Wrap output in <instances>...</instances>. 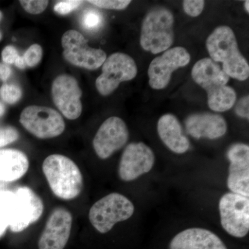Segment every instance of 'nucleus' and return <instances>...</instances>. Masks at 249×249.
I'll return each instance as SVG.
<instances>
[{
    "label": "nucleus",
    "mask_w": 249,
    "mask_h": 249,
    "mask_svg": "<svg viewBox=\"0 0 249 249\" xmlns=\"http://www.w3.org/2000/svg\"><path fill=\"white\" fill-rule=\"evenodd\" d=\"M42 171L51 190L60 199L71 200L83 191V175L78 165L66 156H49L42 163Z\"/></svg>",
    "instance_id": "3"
},
{
    "label": "nucleus",
    "mask_w": 249,
    "mask_h": 249,
    "mask_svg": "<svg viewBox=\"0 0 249 249\" xmlns=\"http://www.w3.org/2000/svg\"><path fill=\"white\" fill-rule=\"evenodd\" d=\"M102 73L96 80V88L103 96L114 92L123 82L134 79L137 66L134 59L124 53H114L105 60Z\"/></svg>",
    "instance_id": "8"
},
{
    "label": "nucleus",
    "mask_w": 249,
    "mask_h": 249,
    "mask_svg": "<svg viewBox=\"0 0 249 249\" xmlns=\"http://www.w3.org/2000/svg\"><path fill=\"white\" fill-rule=\"evenodd\" d=\"M19 139V132L12 126L0 127V148L12 143Z\"/></svg>",
    "instance_id": "28"
},
{
    "label": "nucleus",
    "mask_w": 249,
    "mask_h": 249,
    "mask_svg": "<svg viewBox=\"0 0 249 249\" xmlns=\"http://www.w3.org/2000/svg\"><path fill=\"white\" fill-rule=\"evenodd\" d=\"M205 4L201 0H186L183 1V10L188 16L197 17L202 13Z\"/></svg>",
    "instance_id": "30"
},
{
    "label": "nucleus",
    "mask_w": 249,
    "mask_h": 249,
    "mask_svg": "<svg viewBox=\"0 0 249 249\" xmlns=\"http://www.w3.org/2000/svg\"><path fill=\"white\" fill-rule=\"evenodd\" d=\"M64 58L74 66L88 70H97L107 58L101 49L89 47L88 40L79 31L69 30L62 37Z\"/></svg>",
    "instance_id": "7"
},
{
    "label": "nucleus",
    "mask_w": 249,
    "mask_h": 249,
    "mask_svg": "<svg viewBox=\"0 0 249 249\" xmlns=\"http://www.w3.org/2000/svg\"><path fill=\"white\" fill-rule=\"evenodd\" d=\"M14 194L9 227L11 231L19 232L40 219L43 213L44 204L40 196L27 186L18 188Z\"/></svg>",
    "instance_id": "10"
},
{
    "label": "nucleus",
    "mask_w": 249,
    "mask_h": 249,
    "mask_svg": "<svg viewBox=\"0 0 249 249\" xmlns=\"http://www.w3.org/2000/svg\"><path fill=\"white\" fill-rule=\"evenodd\" d=\"M169 249H228L223 241L206 229L192 228L180 232L170 242Z\"/></svg>",
    "instance_id": "18"
},
{
    "label": "nucleus",
    "mask_w": 249,
    "mask_h": 249,
    "mask_svg": "<svg viewBox=\"0 0 249 249\" xmlns=\"http://www.w3.org/2000/svg\"><path fill=\"white\" fill-rule=\"evenodd\" d=\"M129 130L121 118L112 116L104 121L93 140L95 152L101 160H106L125 145Z\"/></svg>",
    "instance_id": "13"
},
{
    "label": "nucleus",
    "mask_w": 249,
    "mask_h": 249,
    "mask_svg": "<svg viewBox=\"0 0 249 249\" xmlns=\"http://www.w3.org/2000/svg\"><path fill=\"white\" fill-rule=\"evenodd\" d=\"M83 1L79 0H66V1H60L54 6V11L56 14L65 16L75 11L83 4Z\"/></svg>",
    "instance_id": "29"
},
{
    "label": "nucleus",
    "mask_w": 249,
    "mask_h": 249,
    "mask_svg": "<svg viewBox=\"0 0 249 249\" xmlns=\"http://www.w3.org/2000/svg\"><path fill=\"white\" fill-rule=\"evenodd\" d=\"M206 48L211 59L222 62V70L229 77L241 81L248 79L249 65L238 48L233 31L220 26L208 37Z\"/></svg>",
    "instance_id": "2"
},
{
    "label": "nucleus",
    "mask_w": 249,
    "mask_h": 249,
    "mask_svg": "<svg viewBox=\"0 0 249 249\" xmlns=\"http://www.w3.org/2000/svg\"><path fill=\"white\" fill-rule=\"evenodd\" d=\"M223 229L229 235L242 238L249 231V199L233 193L224 195L219 200Z\"/></svg>",
    "instance_id": "9"
},
{
    "label": "nucleus",
    "mask_w": 249,
    "mask_h": 249,
    "mask_svg": "<svg viewBox=\"0 0 249 249\" xmlns=\"http://www.w3.org/2000/svg\"><path fill=\"white\" fill-rule=\"evenodd\" d=\"M3 18V14L1 11H0V22H1V19H2ZM2 39V34H1V31H0V40Z\"/></svg>",
    "instance_id": "35"
},
{
    "label": "nucleus",
    "mask_w": 249,
    "mask_h": 249,
    "mask_svg": "<svg viewBox=\"0 0 249 249\" xmlns=\"http://www.w3.org/2000/svg\"><path fill=\"white\" fill-rule=\"evenodd\" d=\"M1 58L6 65H15L20 70H24L27 67L24 58L19 55L18 49L14 46H6L3 49Z\"/></svg>",
    "instance_id": "24"
},
{
    "label": "nucleus",
    "mask_w": 249,
    "mask_h": 249,
    "mask_svg": "<svg viewBox=\"0 0 249 249\" xmlns=\"http://www.w3.org/2000/svg\"><path fill=\"white\" fill-rule=\"evenodd\" d=\"M22 97V90L18 85L4 84L0 88V98L7 104H16Z\"/></svg>",
    "instance_id": "23"
},
{
    "label": "nucleus",
    "mask_w": 249,
    "mask_h": 249,
    "mask_svg": "<svg viewBox=\"0 0 249 249\" xmlns=\"http://www.w3.org/2000/svg\"><path fill=\"white\" fill-rule=\"evenodd\" d=\"M73 217L64 208H56L48 218L39 239V249H63L71 234Z\"/></svg>",
    "instance_id": "15"
},
{
    "label": "nucleus",
    "mask_w": 249,
    "mask_h": 249,
    "mask_svg": "<svg viewBox=\"0 0 249 249\" xmlns=\"http://www.w3.org/2000/svg\"><path fill=\"white\" fill-rule=\"evenodd\" d=\"M249 1H246L245 3V7L246 11H247V13L249 12Z\"/></svg>",
    "instance_id": "34"
},
{
    "label": "nucleus",
    "mask_w": 249,
    "mask_h": 249,
    "mask_svg": "<svg viewBox=\"0 0 249 249\" xmlns=\"http://www.w3.org/2000/svg\"><path fill=\"white\" fill-rule=\"evenodd\" d=\"M19 122L28 132L37 138L48 139L64 132L65 123L61 114L52 108L31 106L21 113Z\"/></svg>",
    "instance_id": "6"
},
{
    "label": "nucleus",
    "mask_w": 249,
    "mask_h": 249,
    "mask_svg": "<svg viewBox=\"0 0 249 249\" xmlns=\"http://www.w3.org/2000/svg\"><path fill=\"white\" fill-rule=\"evenodd\" d=\"M14 196V192L0 191V237L9 227Z\"/></svg>",
    "instance_id": "21"
},
{
    "label": "nucleus",
    "mask_w": 249,
    "mask_h": 249,
    "mask_svg": "<svg viewBox=\"0 0 249 249\" xmlns=\"http://www.w3.org/2000/svg\"><path fill=\"white\" fill-rule=\"evenodd\" d=\"M134 213V206L126 196L113 193L96 201L89 210L91 225L101 233L110 231L117 223L127 220Z\"/></svg>",
    "instance_id": "5"
},
{
    "label": "nucleus",
    "mask_w": 249,
    "mask_h": 249,
    "mask_svg": "<svg viewBox=\"0 0 249 249\" xmlns=\"http://www.w3.org/2000/svg\"><path fill=\"white\" fill-rule=\"evenodd\" d=\"M103 22V15L96 9L86 10L82 16V26L87 31L98 30L102 26Z\"/></svg>",
    "instance_id": "22"
},
{
    "label": "nucleus",
    "mask_w": 249,
    "mask_h": 249,
    "mask_svg": "<svg viewBox=\"0 0 249 249\" xmlns=\"http://www.w3.org/2000/svg\"><path fill=\"white\" fill-rule=\"evenodd\" d=\"M230 161L227 185L231 193L249 196V147L245 143L233 144L227 151Z\"/></svg>",
    "instance_id": "16"
},
{
    "label": "nucleus",
    "mask_w": 249,
    "mask_h": 249,
    "mask_svg": "<svg viewBox=\"0 0 249 249\" xmlns=\"http://www.w3.org/2000/svg\"><path fill=\"white\" fill-rule=\"evenodd\" d=\"M157 132L162 142L172 152L183 154L189 150V139L183 134L179 121L173 114H164L160 118Z\"/></svg>",
    "instance_id": "19"
},
{
    "label": "nucleus",
    "mask_w": 249,
    "mask_h": 249,
    "mask_svg": "<svg viewBox=\"0 0 249 249\" xmlns=\"http://www.w3.org/2000/svg\"><path fill=\"white\" fill-rule=\"evenodd\" d=\"M191 55L186 49L176 47L168 49L154 59L148 68L149 84L154 89H163L169 84L172 74L180 67L188 65Z\"/></svg>",
    "instance_id": "11"
},
{
    "label": "nucleus",
    "mask_w": 249,
    "mask_h": 249,
    "mask_svg": "<svg viewBox=\"0 0 249 249\" xmlns=\"http://www.w3.org/2000/svg\"><path fill=\"white\" fill-rule=\"evenodd\" d=\"M42 47L37 44H34L28 48L22 57L27 67H34L42 60Z\"/></svg>",
    "instance_id": "25"
},
{
    "label": "nucleus",
    "mask_w": 249,
    "mask_h": 249,
    "mask_svg": "<svg viewBox=\"0 0 249 249\" xmlns=\"http://www.w3.org/2000/svg\"><path fill=\"white\" fill-rule=\"evenodd\" d=\"M249 96H245L239 101L235 106V112L240 117L249 119Z\"/></svg>",
    "instance_id": "31"
},
{
    "label": "nucleus",
    "mask_w": 249,
    "mask_h": 249,
    "mask_svg": "<svg viewBox=\"0 0 249 249\" xmlns=\"http://www.w3.org/2000/svg\"><path fill=\"white\" fill-rule=\"evenodd\" d=\"M90 4L101 9L110 10H124L130 4L129 0H90Z\"/></svg>",
    "instance_id": "26"
},
{
    "label": "nucleus",
    "mask_w": 249,
    "mask_h": 249,
    "mask_svg": "<svg viewBox=\"0 0 249 249\" xmlns=\"http://www.w3.org/2000/svg\"><path fill=\"white\" fill-rule=\"evenodd\" d=\"M174 22L173 13L167 8L150 10L142 23L140 36L142 48L153 54L169 49L175 39Z\"/></svg>",
    "instance_id": "4"
},
{
    "label": "nucleus",
    "mask_w": 249,
    "mask_h": 249,
    "mask_svg": "<svg viewBox=\"0 0 249 249\" xmlns=\"http://www.w3.org/2000/svg\"><path fill=\"white\" fill-rule=\"evenodd\" d=\"M19 3L27 13L33 15L42 14L49 5L46 0H21Z\"/></svg>",
    "instance_id": "27"
},
{
    "label": "nucleus",
    "mask_w": 249,
    "mask_h": 249,
    "mask_svg": "<svg viewBox=\"0 0 249 249\" xmlns=\"http://www.w3.org/2000/svg\"><path fill=\"white\" fill-rule=\"evenodd\" d=\"M12 73V70L11 67L6 64L0 63V80L1 81H6Z\"/></svg>",
    "instance_id": "32"
},
{
    "label": "nucleus",
    "mask_w": 249,
    "mask_h": 249,
    "mask_svg": "<svg viewBox=\"0 0 249 249\" xmlns=\"http://www.w3.org/2000/svg\"><path fill=\"white\" fill-rule=\"evenodd\" d=\"M187 133L193 138L217 139L227 132V124L223 116L213 113L192 114L185 121Z\"/></svg>",
    "instance_id": "17"
},
{
    "label": "nucleus",
    "mask_w": 249,
    "mask_h": 249,
    "mask_svg": "<svg viewBox=\"0 0 249 249\" xmlns=\"http://www.w3.org/2000/svg\"><path fill=\"white\" fill-rule=\"evenodd\" d=\"M82 95L83 91L78 81L70 75H60L52 83V96L54 104L62 115L70 120H75L81 115Z\"/></svg>",
    "instance_id": "12"
},
{
    "label": "nucleus",
    "mask_w": 249,
    "mask_h": 249,
    "mask_svg": "<svg viewBox=\"0 0 249 249\" xmlns=\"http://www.w3.org/2000/svg\"><path fill=\"white\" fill-rule=\"evenodd\" d=\"M5 111H6V107H5L4 103L0 101V117L4 115Z\"/></svg>",
    "instance_id": "33"
},
{
    "label": "nucleus",
    "mask_w": 249,
    "mask_h": 249,
    "mask_svg": "<svg viewBox=\"0 0 249 249\" xmlns=\"http://www.w3.org/2000/svg\"><path fill=\"white\" fill-rule=\"evenodd\" d=\"M25 153L16 149L0 150V181L11 182L22 178L29 170Z\"/></svg>",
    "instance_id": "20"
},
{
    "label": "nucleus",
    "mask_w": 249,
    "mask_h": 249,
    "mask_svg": "<svg viewBox=\"0 0 249 249\" xmlns=\"http://www.w3.org/2000/svg\"><path fill=\"white\" fill-rule=\"evenodd\" d=\"M155 157L150 147L143 142H131L124 149L119 166L121 180L131 181L149 173L155 164Z\"/></svg>",
    "instance_id": "14"
},
{
    "label": "nucleus",
    "mask_w": 249,
    "mask_h": 249,
    "mask_svg": "<svg viewBox=\"0 0 249 249\" xmlns=\"http://www.w3.org/2000/svg\"><path fill=\"white\" fill-rule=\"evenodd\" d=\"M192 77L206 90L208 105L212 110L224 112L233 107L237 94L231 87L228 86L230 77L217 62L209 58L199 60L193 67Z\"/></svg>",
    "instance_id": "1"
}]
</instances>
